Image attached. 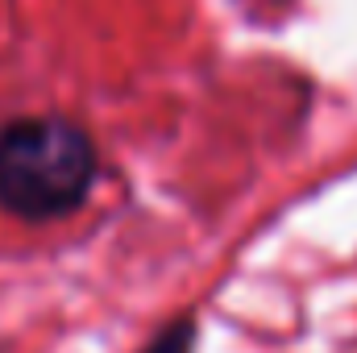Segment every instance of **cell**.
Returning <instances> with one entry per match:
<instances>
[{"mask_svg":"<svg viewBox=\"0 0 357 353\" xmlns=\"http://www.w3.org/2000/svg\"><path fill=\"white\" fill-rule=\"evenodd\" d=\"M100 171L91 137L67 117H21L0 129V208L42 225L71 216Z\"/></svg>","mask_w":357,"mask_h":353,"instance_id":"obj_1","label":"cell"},{"mask_svg":"<svg viewBox=\"0 0 357 353\" xmlns=\"http://www.w3.org/2000/svg\"><path fill=\"white\" fill-rule=\"evenodd\" d=\"M191 350H195V324L183 316L175 324H167L142 353H191Z\"/></svg>","mask_w":357,"mask_h":353,"instance_id":"obj_2","label":"cell"}]
</instances>
